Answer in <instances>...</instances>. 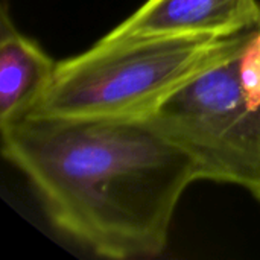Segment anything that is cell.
Segmentation results:
<instances>
[{
  "mask_svg": "<svg viewBox=\"0 0 260 260\" xmlns=\"http://www.w3.org/2000/svg\"><path fill=\"white\" fill-rule=\"evenodd\" d=\"M239 52L181 85L145 120L192 158L200 180L238 186L260 203V131L242 96Z\"/></svg>",
  "mask_w": 260,
  "mask_h": 260,
  "instance_id": "cell-3",
  "label": "cell"
},
{
  "mask_svg": "<svg viewBox=\"0 0 260 260\" xmlns=\"http://www.w3.org/2000/svg\"><path fill=\"white\" fill-rule=\"evenodd\" d=\"M0 131L3 157L52 225L99 257L160 256L200 181L192 158L145 119L26 116Z\"/></svg>",
  "mask_w": 260,
  "mask_h": 260,
  "instance_id": "cell-1",
  "label": "cell"
},
{
  "mask_svg": "<svg viewBox=\"0 0 260 260\" xmlns=\"http://www.w3.org/2000/svg\"><path fill=\"white\" fill-rule=\"evenodd\" d=\"M56 61L23 34L3 5L0 15V129L26 117L44 96Z\"/></svg>",
  "mask_w": 260,
  "mask_h": 260,
  "instance_id": "cell-5",
  "label": "cell"
},
{
  "mask_svg": "<svg viewBox=\"0 0 260 260\" xmlns=\"http://www.w3.org/2000/svg\"><path fill=\"white\" fill-rule=\"evenodd\" d=\"M248 32L96 41L56 64L49 88L27 116L146 119L181 85L239 52Z\"/></svg>",
  "mask_w": 260,
  "mask_h": 260,
  "instance_id": "cell-2",
  "label": "cell"
},
{
  "mask_svg": "<svg viewBox=\"0 0 260 260\" xmlns=\"http://www.w3.org/2000/svg\"><path fill=\"white\" fill-rule=\"evenodd\" d=\"M236 62L245 105L260 131V21L250 29Z\"/></svg>",
  "mask_w": 260,
  "mask_h": 260,
  "instance_id": "cell-6",
  "label": "cell"
},
{
  "mask_svg": "<svg viewBox=\"0 0 260 260\" xmlns=\"http://www.w3.org/2000/svg\"><path fill=\"white\" fill-rule=\"evenodd\" d=\"M260 21V0H145L98 41L165 37H229Z\"/></svg>",
  "mask_w": 260,
  "mask_h": 260,
  "instance_id": "cell-4",
  "label": "cell"
}]
</instances>
